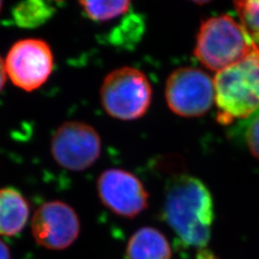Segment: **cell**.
Returning a JSON list of instances; mask_svg holds the SVG:
<instances>
[{
    "instance_id": "6da1fadb",
    "label": "cell",
    "mask_w": 259,
    "mask_h": 259,
    "mask_svg": "<svg viewBox=\"0 0 259 259\" xmlns=\"http://www.w3.org/2000/svg\"><path fill=\"white\" fill-rule=\"evenodd\" d=\"M162 217L182 246L206 249L214 221L212 196L198 178L178 175L166 185Z\"/></svg>"
},
{
    "instance_id": "7a4b0ae2",
    "label": "cell",
    "mask_w": 259,
    "mask_h": 259,
    "mask_svg": "<svg viewBox=\"0 0 259 259\" xmlns=\"http://www.w3.org/2000/svg\"><path fill=\"white\" fill-rule=\"evenodd\" d=\"M249 54L213 78L217 117L223 125L244 120L259 109V36Z\"/></svg>"
},
{
    "instance_id": "3957f363",
    "label": "cell",
    "mask_w": 259,
    "mask_h": 259,
    "mask_svg": "<svg viewBox=\"0 0 259 259\" xmlns=\"http://www.w3.org/2000/svg\"><path fill=\"white\" fill-rule=\"evenodd\" d=\"M252 39L230 15L204 20L197 35L194 53L207 69L220 71L250 53Z\"/></svg>"
},
{
    "instance_id": "277c9868",
    "label": "cell",
    "mask_w": 259,
    "mask_h": 259,
    "mask_svg": "<svg viewBox=\"0 0 259 259\" xmlns=\"http://www.w3.org/2000/svg\"><path fill=\"white\" fill-rule=\"evenodd\" d=\"M100 96L104 110L111 117L135 120L148 111L152 100V88L143 72L125 66L106 76Z\"/></svg>"
},
{
    "instance_id": "5b68a950",
    "label": "cell",
    "mask_w": 259,
    "mask_h": 259,
    "mask_svg": "<svg viewBox=\"0 0 259 259\" xmlns=\"http://www.w3.org/2000/svg\"><path fill=\"white\" fill-rule=\"evenodd\" d=\"M165 98L169 109L177 115L202 116L214 103L213 79L199 68H178L167 79Z\"/></svg>"
},
{
    "instance_id": "8992f818",
    "label": "cell",
    "mask_w": 259,
    "mask_h": 259,
    "mask_svg": "<svg viewBox=\"0 0 259 259\" xmlns=\"http://www.w3.org/2000/svg\"><path fill=\"white\" fill-rule=\"evenodd\" d=\"M50 149L60 166L79 172L96 162L101 155L102 142L93 126L80 121H67L53 135Z\"/></svg>"
},
{
    "instance_id": "52a82bcc",
    "label": "cell",
    "mask_w": 259,
    "mask_h": 259,
    "mask_svg": "<svg viewBox=\"0 0 259 259\" xmlns=\"http://www.w3.org/2000/svg\"><path fill=\"white\" fill-rule=\"evenodd\" d=\"M54 65L51 48L46 41L26 38L16 42L5 61L7 75L15 85L33 92L46 83Z\"/></svg>"
},
{
    "instance_id": "ba28073f",
    "label": "cell",
    "mask_w": 259,
    "mask_h": 259,
    "mask_svg": "<svg viewBox=\"0 0 259 259\" xmlns=\"http://www.w3.org/2000/svg\"><path fill=\"white\" fill-rule=\"evenodd\" d=\"M80 230L78 214L69 204L61 201L41 204L31 222L34 239L48 250L67 249L77 240Z\"/></svg>"
},
{
    "instance_id": "9c48e42d",
    "label": "cell",
    "mask_w": 259,
    "mask_h": 259,
    "mask_svg": "<svg viewBox=\"0 0 259 259\" xmlns=\"http://www.w3.org/2000/svg\"><path fill=\"white\" fill-rule=\"evenodd\" d=\"M97 192L106 207L124 218H135L148 207L145 186L138 177L122 169L111 168L101 173Z\"/></svg>"
},
{
    "instance_id": "30bf717a",
    "label": "cell",
    "mask_w": 259,
    "mask_h": 259,
    "mask_svg": "<svg viewBox=\"0 0 259 259\" xmlns=\"http://www.w3.org/2000/svg\"><path fill=\"white\" fill-rule=\"evenodd\" d=\"M30 205L21 192L14 187L0 188V236H15L26 227Z\"/></svg>"
},
{
    "instance_id": "8fae6325",
    "label": "cell",
    "mask_w": 259,
    "mask_h": 259,
    "mask_svg": "<svg viewBox=\"0 0 259 259\" xmlns=\"http://www.w3.org/2000/svg\"><path fill=\"white\" fill-rule=\"evenodd\" d=\"M170 244L155 228L144 227L135 232L127 244L125 259H171Z\"/></svg>"
},
{
    "instance_id": "7c38bea8",
    "label": "cell",
    "mask_w": 259,
    "mask_h": 259,
    "mask_svg": "<svg viewBox=\"0 0 259 259\" xmlns=\"http://www.w3.org/2000/svg\"><path fill=\"white\" fill-rule=\"evenodd\" d=\"M90 19L95 21H108L125 14L131 0H79Z\"/></svg>"
},
{
    "instance_id": "4fadbf2b",
    "label": "cell",
    "mask_w": 259,
    "mask_h": 259,
    "mask_svg": "<svg viewBox=\"0 0 259 259\" xmlns=\"http://www.w3.org/2000/svg\"><path fill=\"white\" fill-rule=\"evenodd\" d=\"M53 8L48 0H24L15 11V19L20 26H36L46 21Z\"/></svg>"
},
{
    "instance_id": "5bb4252c",
    "label": "cell",
    "mask_w": 259,
    "mask_h": 259,
    "mask_svg": "<svg viewBox=\"0 0 259 259\" xmlns=\"http://www.w3.org/2000/svg\"><path fill=\"white\" fill-rule=\"evenodd\" d=\"M233 132L234 136L239 138L249 149L250 154L259 159V109L239 122Z\"/></svg>"
},
{
    "instance_id": "9a60e30c",
    "label": "cell",
    "mask_w": 259,
    "mask_h": 259,
    "mask_svg": "<svg viewBox=\"0 0 259 259\" xmlns=\"http://www.w3.org/2000/svg\"><path fill=\"white\" fill-rule=\"evenodd\" d=\"M239 22L250 37L259 36V0H233Z\"/></svg>"
},
{
    "instance_id": "2e32d148",
    "label": "cell",
    "mask_w": 259,
    "mask_h": 259,
    "mask_svg": "<svg viewBox=\"0 0 259 259\" xmlns=\"http://www.w3.org/2000/svg\"><path fill=\"white\" fill-rule=\"evenodd\" d=\"M7 71H6V66H5V62L2 60L0 57V92L2 91L4 84L6 83L7 79Z\"/></svg>"
},
{
    "instance_id": "e0dca14e",
    "label": "cell",
    "mask_w": 259,
    "mask_h": 259,
    "mask_svg": "<svg viewBox=\"0 0 259 259\" xmlns=\"http://www.w3.org/2000/svg\"><path fill=\"white\" fill-rule=\"evenodd\" d=\"M0 259H12L9 247L2 240H0Z\"/></svg>"
},
{
    "instance_id": "ac0fdd59",
    "label": "cell",
    "mask_w": 259,
    "mask_h": 259,
    "mask_svg": "<svg viewBox=\"0 0 259 259\" xmlns=\"http://www.w3.org/2000/svg\"><path fill=\"white\" fill-rule=\"evenodd\" d=\"M190 1L194 2L196 4H205V3H208L211 0H190Z\"/></svg>"
},
{
    "instance_id": "d6986e66",
    "label": "cell",
    "mask_w": 259,
    "mask_h": 259,
    "mask_svg": "<svg viewBox=\"0 0 259 259\" xmlns=\"http://www.w3.org/2000/svg\"><path fill=\"white\" fill-rule=\"evenodd\" d=\"M2 5H3V0H0V12L2 10Z\"/></svg>"
}]
</instances>
